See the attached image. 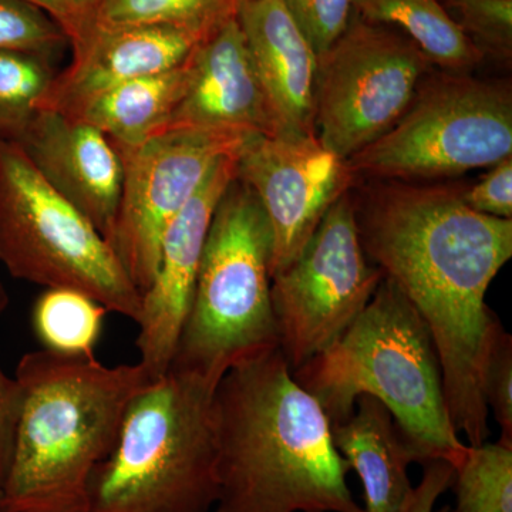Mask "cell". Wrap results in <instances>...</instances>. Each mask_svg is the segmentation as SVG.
Wrapping results in <instances>:
<instances>
[{"label": "cell", "instance_id": "6da1fadb", "mask_svg": "<svg viewBox=\"0 0 512 512\" xmlns=\"http://www.w3.org/2000/svg\"><path fill=\"white\" fill-rule=\"evenodd\" d=\"M355 208L367 258L429 326L454 429L480 446L490 436L481 370L498 322L485 295L512 258V220L471 210L463 191L404 181L376 184Z\"/></svg>", "mask_w": 512, "mask_h": 512}, {"label": "cell", "instance_id": "7a4b0ae2", "mask_svg": "<svg viewBox=\"0 0 512 512\" xmlns=\"http://www.w3.org/2000/svg\"><path fill=\"white\" fill-rule=\"evenodd\" d=\"M217 512H365L318 400L279 348L229 369L212 396Z\"/></svg>", "mask_w": 512, "mask_h": 512}, {"label": "cell", "instance_id": "3957f363", "mask_svg": "<svg viewBox=\"0 0 512 512\" xmlns=\"http://www.w3.org/2000/svg\"><path fill=\"white\" fill-rule=\"evenodd\" d=\"M15 377L22 409L0 512H89L94 470L153 377L140 363L106 366L46 349L26 353Z\"/></svg>", "mask_w": 512, "mask_h": 512}, {"label": "cell", "instance_id": "277c9868", "mask_svg": "<svg viewBox=\"0 0 512 512\" xmlns=\"http://www.w3.org/2000/svg\"><path fill=\"white\" fill-rule=\"evenodd\" d=\"M330 426L370 396L392 413L417 463L456 466L467 450L448 414L443 372L429 326L404 293L384 278L369 305L330 348L292 370Z\"/></svg>", "mask_w": 512, "mask_h": 512}, {"label": "cell", "instance_id": "5b68a950", "mask_svg": "<svg viewBox=\"0 0 512 512\" xmlns=\"http://www.w3.org/2000/svg\"><path fill=\"white\" fill-rule=\"evenodd\" d=\"M215 387L168 370L137 394L94 470L89 512H210L218 498Z\"/></svg>", "mask_w": 512, "mask_h": 512}, {"label": "cell", "instance_id": "8992f818", "mask_svg": "<svg viewBox=\"0 0 512 512\" xmlns=\"http://www.w3.org/2000/svg\"><path fill=\"white\" fill-rule=\"evenodd\" d=\"M272 232L254 192L235 178L202 252L170 369L217 386L245 360L279 348L271 298Z\"/></svg>", "mask_w": 512, "mask_h": 512}, {"label": "cell", "instance_id": "52a82bcc", "mask_svg": "<svg viewBox=\"0 0 512 512\" xmlns=\"http://www.w3.org/2000/svg\"><path fill=\"white\" fill-rule=\"evenodd\" d=\"M0 262L20 281L76 289L137 322L138 292L92 222L37 173L16 143L0 141Z\"/></svg>", "mask_w": 512, "mask_h": 512}, {"label": "cell", "instance_id": "ba28073f", "mask_svg": "<svg viewBox=\"0 0 512 512\" xmlns=\"http://www.w3.org/2000/svg\"><path fill=\"white\" fill-rule=\"evenodd\" d=\"M421 80L412 103L382 137L349 158L376 180L451 177L512 157V96L505 84L466 73Z\"/></svg>", "mask_w": 512, "mask_h": 512}, {"label": "cell", "instance_id": "9c48e42d", "mask_svg": "<svg viewBox=\"0 0 512 512\" xmlns=\"http://www.w3.org/2000/svg\"><path fill=\"white\" fill-rule=\"evenodd\" d=\"M382 279L363 249L348 192L291 264L272 276L279 349L291 370L330 348L369 305Z\"/></svg>", "mask_w": 512, "mask_h": 512}, {"label": "cell", "instance_id": "30bf717a", "mask_svg": "<svg viewBox=\"0 0 512 512\" xmlns=\"http://www.w3.org/2000/svg\"><path fill=\"white\" fill-rule=\"evenodd\" d=\"M430 62L406 36L353 15L319 57L315 133L339 157L382 137L403 116Z\"/></svg>", "mask_w": 512, "mask_h": 512}, {"label": "cell", "instance_id": "8fae6325", "mask_svg": "<svg viewBox=\"0 0 512 512\" xmlns=\"http://www.w3.org/2000/svg\"><path fill=\"white\" fill-rule=\"evenodd\" d=\"M258 134L211 128H170L136 146H117L123 188L107 244L138 292L156 276L161 239L222 157L241 153Z\"/></svg>", "mask_w": 512, "mask_h": 512}, {"label": "cell", "instance_id": "7c38bea8", "mask_svg": "<svg viewBox=\"0 0 512 512\" xmlns=\"http://www.w3.org/2000/svg\"><path fill=\"white\" fill-rule=\"evenodd\" d=\"M237 178L254 192L271 225V278L305 247L326 212L348 194V160L316 134L282 130L254 136L238 156Z\"/></svg>", "mask_w": 512, "mask_h": 512}, {"label": "cell", "instance_id": "4fadbf2b", "mask_svg": "<svg viewBox=\"0 0 512 512\" xmlns=\"http://www.w3.org/2000/svg\"><path fill=\"white\" fill-rule=\"evenodd\" d=\"M242 151V150H241ZM238 154L222 157L183 210L165 229L156 276L141 295L136 346L140 363L154 380L170 369L190 311L192 293L212 218L237 178Z\"/></svg>", "mask_w": 512, "mask_h": 512}, {"label": "cell", "instance_id": "5bb4252c", "mask_svg": "<svg viewBox=\"0 0 512 512\" xmlns=\"http://www.w3.org/2000/svg\"><path fill=\"white\" fill-rule=\"evenodd\" d=\"M16 144L43 180L109 241L123 188V163L109 138L86 121L39 109Z\"/></svg>", "mask_w": 512, "mask_h": 512}, {"label": "cell", "instance_id": "9a60e30c", "mask_svg": "<svg viewBox=\"0 0 512 512\" xmlns=\"http://www.w3.org/2000/svg\"><path fill=\"white\" fill-rule=\"evenodd\" d=\"M187 64L185 92L164 130L211 128L262 136L282 131L237 16L201 40Z\"/></svg>", "mask_w": 512, "mask_h": 512}, {"label": "cell", "instance_id": "2e32d148", "mask_svg": "<svg viewBox=\"0 0 512 512\" xmlns=\"http://www.w3.org/2000/svg\"><path fill=\"white\" fill-rule=\"evenodd\" d=\"M200 42L167 26L97 23L86 42L72 50V63L56 74L39 109L73 116L121 83L181 66Z\"/></svg>", "mask_w": 512, "mask_h": 512}, {"label": "cell", "instance_id": "e0dca14e", "mask_svg": "<svg viewBox=\"0 0 512 512\" xmlns=\"http://www.w3.org/2000/svg\"><path fill=\"white\" fill-rule=\"evenodd\" d=\"M237 19L282 130L316 134L319 59L284 0H238Z\"/></svg>", "mask_w": 512, "mask_h": 512}, {"label": "cell", "instance_id": "ac0fdd59", "mask_svg": "<svg viewBox=\"0 0 512 512\" xmlns=\"http://www.w3.org/2000/svg\"><path fill=\"white\" fill-rule=\"evenodd\" d=\"M332 439L362 481L363 510L402 512L413 490L407 468L417 461L387 407L360 396L352 416L332 426Z\"/></svg>", "mask_w": 512, "mask_h": 512}, {"label": "cell", "instance_id": "d6986e66", "mask_svg": "<svg viewBox=\"0 0 512 512\" xmlns=\"http://www.w3.org/2000/svg\"><path fill=\"white\" fill-rule=\"evenodd\" d=\"M187 80V62L167 72L137 77L87 101L72 117L99 128L117 146H136L164 130Z\"/></svg>", "mask_w": 512, "mask_h": 512}, {"label": "cell", "instance_id": "ffe728a7", "mask_svg": "<svg viewBox=\"0 0 512 512\" xmlns=\"http://www.w3.org/2000/svg\"><path fill=\"white\" fill-rule=\"evenodd\" d=\"M353 9L366 22L402 30L430 64L451 73H466L484 59L440 0H355Z\"/></svg>", "mask_w": 512, "mask_h": 512}, {"label": "cell", "instance_id": "44dd1931", "mask_svg": "<svg viewBox=\"0 0 512 512\" xmlns=\"http://www.w3.org/2000/svg\"><path fill=\"white\" fill-rule=\"evenodd\" d=\"M107 313L101 303L86 293L46 288L33 306V329L49 352L93 357Z\"/></svg>", "mask_w": 512, "mask_h": 512}, {"label": "cell", "instance_id": "7402d4cb", "mask_svg": "<svg viewBox=\"0 0 512 512\" xmlns=\"http://www.w3.org/2000/svg\"><path fill=\"white\" fill-rule=\"evenodd\" d=\"M238 0H101V25L167 26L198 39L237 16Z\"/></svg>", "mask_w": 512, "mask_h": 512}, {"label": "cell", "instance_id": "603a6c76", "mask_svg": "<svg viewBox=\"0 0 512 512\" xmlns=\"http://www.w3.org/2000/svg\"><path fill=\"white\" fill-rule=\"evenodd\" d=\"M56 74L52 56L0 50V141L18 143Z\"/></svg>", "mask_w": 512, "mask_h": 512}, {"label": "cell", "instance_id": "cb8c5ba5", "mask_svg": "<svg viewBox=\"0 0 512 512\" xmlns=\"http://www.w3.org/2000/svg\"><path fill=\"white\" fill-rule=\"evenodd\" d=\"M450 488L457 501L451 512H512V446H467Z\"/></svg>", "mask_w": 512, "mask_h": 512}, {"label": "cell", "instance_id": "d4e9b609", "mask_svg": "<svg viewBox=\"0 0 512 512\" xmlns=\"http://www.w3.org/2000/svg\"><path fill=\"white\" fill-rule=\"evenodd\" d=\"M454 22L480 50L500 62L512 56V0H441Z\"/></svg>", "mask_w": 512, "mask_h": 512}, {"label": "cell", "instance_id": "484cf974", "mask_svg": "<svg viewBox=\"0 0 512 512\" xmlns=\"http://www.w3.org/2000/svg\"><path fill=\"white\" fill-rule=\"evenodd\" d=\"M67 43L62 29L23 0H0V50H28L55 56Z\"/></svg>", "mask_w": 512, "mask_h": 512}, {"label": "cell", "instance_id": "4316f807", "mask_svg": "<svg viewBox=\"0 0 512 512\" xmlns=\"http://www.w3.org/2000/svg\"><path fill=\"white\" fill-rule=\"evenodd\" d=\"M481 394L488 412H493L501 430V443L512 446V338L500 320L495 323L488 340Z\"/></svg>", "mask_w": 512, "mask_h": 512}, {"label": "cell", "instance_id": "83f0119b", "mask_svg": "<svg viewBox=\"0 0 512 512\" xmlns=\"http://www.w3.org/2000/svg\"><path fill=\"white\" fill-rule=\"evenodd\" d=\"M315 55L322 57L348 29L355 0H284Z\"/></svg>", "mask_w": 512, "mask_h": 512}, {"label": "cell", "instance_id": "f1b7e54d", "mask_svg": "<svg viewBox=\"0 0 512 512\" xmlns=\"http://www.w3.org/2000/svg\"><path fill=\"white\" fill-rule=\"evenodd\" d=\"M463 200L480 214L512 220V157L490 167L480 183L463 191Z\"/></svg>", "mask_w": 512, "mask_h": 512}, {"label": "cell", "instance_id": "f546056e", "mask_svg": "<svg viewBox=\"0 0 512 512\" xmlns=\"http://www.w3.org/2000/svg\"><path fill=\"white\" fill-rule=\"evenodd\" d=\"M42 10L62 29L73 49L83 45L96 28L101 0H23Z\"/></svg>", "mask_w": 512, "mask_h": 512}, {"label": "cell", "instance_id": "4dcf8cb0", "mask_svg": "<svg viewBox=\"0 0 512 512\" xmlns=\"http://www.w3.org/2000/svg\"><path fill=\"white\" fill-rule=\"evenodd\" d=\"M22 389L16 377H9L0 366V488L8 477L18 431Z\"/></svg>", "mask_w": 512, "mask_h": 512}, {"label": "cell", "instance_id": "1f68e13d", "mask_svg": "<svg viewBox=\"0 0 512 512\" xmlns=\"http://www.w3.org/2000/svg\"><path fill=\"white\" fill-rule=\"evenodd\" d=\"M423 477L413 488L402 512H434L437 500L450 490L453 483L454 467L443 460L424 464Z\"/></svg>", "mask_w": 512, "mask_h": 512}, {"label": "cell", "instance_id": "d6a6232c", "mask_svg": "<svg viewBox=\"0 0 512 512\" xmlns=\"http://www.w3.org/2000/svg\"><path fill=\"white\" fill-rule=\"evenodd\" d=\"M9 305V296L8 292H6L5 286H3L2 282H0V315L6 311Z\"/></svg>", "mask_w": 512, "mask_h": 512}, {"label": "cell", "instance_id": "836d02e7", "mask_svg": "<svg viewBox=\"0 0 512 512\" xmlns=\"http://www.w3.org/2000/svg\"><path fill=\"white\" fill-rule=\"evenodd\" d=\"M436 512H451V508L447 507V505H446V507L440 508V510L436 511Z\"/></svg>", "mask_w": 512, "mask_h": 512}, {"label": "cell", "instance_id": "e575fe53", "mask_svg": "<svg viewBox=\"0 0 512 512\" xmlns=\"http://www.w3.org/2000/svg\"><path fill=\"white\" fill-rule=\"evenodd\" d=\"M0 501H2V491H0Z\"/></svg>", "mask_w": 512, "mask_h": 512}]
</instances>
